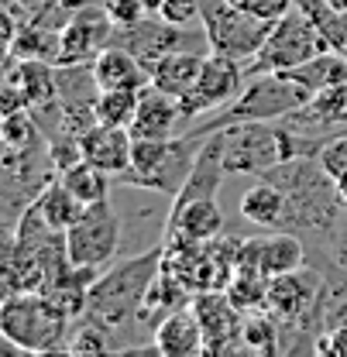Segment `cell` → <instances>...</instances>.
<instances>
[{"mask_svg":"<svg viewBox=\"0 0 347 357\" xmlns=\"http://www.w3.org/2000/svg\"><path fill=\"white\" fill-rule=\"evenodd\" d=\"M158 17L179 28H203V0H162Z\"/></svg>","mask_w":347,"mask_h":357,"instance_id":"cell-30","label":"cell"},{"mask_svg":"<svg viewBox=\"0 0 347 357\" xmlns=\"http://www.w3.org/2000/svg\"><path fill=\"white\" fill-rule=\"evenodd\" d=\"M193 312L203 326L207 354H244V312L237 310L223 289H207L193 296Z\"/></svg>","mask_w":347,"mask_h":357,"instance_id":"cell-11","label":"cell"},{"mask_svg":"<svg viewBox=\"0 0 347 357\" xmlns=\"http://www.w3.org/2000/svg\"><path fill=\"white\" fill-rule=\"evenodd\" d=\"M268 282H272V278H268L265 271H258V268H237L223 292H227V299L241 312L265 310V306H268Z\"/></svg>","mask_w":347,"mask_h":357,"instance_id":"cell-27","label":"cell"},{"mask_svg":"<svg viewBox=\"0 0 347 357\" xmlns=\"http://www.w3.org/2000/svg\"><path fill=\"white\" fill-rule=\"evenodd\" d=\"M337 189H341V199L347 203V178H344V182H337Z\"/></svg>","mask_w":347,"mask_h":357,"instance_id":"cell-35","label":"cell"},{"mask_svg":"<svg viewBox=\"0 0 347 357\" xmlns=\"http://www.w3.org/2000/svg\"><path fill=\"white\" fill-rule=\"evenodd\" d=\"M203 31L210 52L237 62H251L272 31V21L241 10L234 0H203Z\"/></svg>","mask_w":347,"mask_h":357,"instance_id":"cell-7","label":"cell"},{"mask_svg":"<svg viewBox=\"0 0 347 357\" xmlns=\"http://www.w3.org/2000/svg\"><path fill=\"white\" fill-rule=\"evenodd\" d=\"M152 344L158 347L162 357H200L207 354V340H203V326L193 312V303L182 306V310L169 312L155 333H152Z\"/></svg>","mask_w":347,"mask_h":357,"instance_id":"cell-17","label":"cell"},{"mask_svg":"<svg viewBox=\"0 0 347 357\" xmlns=\"http://www.w3.org/2000/svg\"><path fill=\"white\" fill-rule=\"evenodd\" d=\"M223 234V210L217 199H193L165 217V241H214Z\"/></svg>","mask_w":347,"mask_h":357,"instance_id":"cell-18","label":"cell"},{"mask_svg":"<svg viewBox=\"0 0 347 357\" xmlns=\"http://www.w3.org/2000/svg\"><path fill=\"white\" fill-rule=\"evenodd\" d=\"M210 52H169L162 62H155L152 69V86L165 89L172 96H182L189 93V86L196 83L200 69H203V59Z\"/></svg>","mask_w":347,"mask_h":357,"instance_id":"cell-22","label":"cell"},{"mask_svg":"<svg viewBox=\"0 0 347 357\" xmlns=\"http://www.w3.org/2000/svg\"><path fill=\"white\" fill-rule=\"evenodd\" d=\"M313 354H330V357H347V323L344 326H334V330H323L316 337V351Z\"/></svg>","mask_w":347,"mask_h":357,"instance_id":"cell-34","label":"cell"},{"mask_svg":"<svg viewBox=\"0 0 347 357\" xmlns=\"http://www.w3.org/2000/svg\"><path fill=\"white\" fill-rule=\"evenodd\" d=\"M344 55H347V45H344Z\"/></svg>","mask_w":347,"mask_h":357,"instance_id":"cell-36","label":"cell"},{"mask_svg":"<svg viewBox=\"0 0 347 357\" xmlns=\"http://www.w3.org/2000/svg\"><path fill=\"white\" fill-rule=\"evenodd\" d=\"M162 258H165V237L145 255H134L121 265L100 271V278L87 292V312L114 326L117 333H124L131 323H141V306L162 271ZM124 351H128V337H124Z\"/></svg>","mask_w":347,"mask_h":357,"instance_id":"cell-1","label":"cell"},{"mask_svg":"<svg viewBox=\"0 0 347 357\" xmlns=\"http://www.w3.org/2000/svg\"><path fill=\"white\" fill-rule=\"evenodd\" d=\"M309 265L306 241L293 230H272L268 237H248L237 248V268H258L268 278Z\"/></svg>","mask_w":347,"mask_h":357,"instance_id":"cell-13","label":"cell"},{"mask_svg":"<svg viewBox=\"0 0 347 357\" xmlns=\"http://www.w3.org/2000/svg\"><path fill=\"white\" fill-rule=\"evenodd\" d=\"M223 169L227 176H265L293 158H313L300 131L279 121H244L223 128Z\"/></svg>","mask_w":347,"mask_h":357,"instance_id":"cell-3","label":"cell"},{"mask_svg":"<svg viewBox=\"0 0 347 357\" xmlns=\"http://www.w3.org/2000/svg\"><path fill=\"white\" fill-rule=\"evenodd\" d=\"M244 347H248V354H279L282 351V323L272 310L244 312Z\"/></svg>","mask_w":347,"mask_h":357,"instance_id":"cell-26","label":"cell"},{"mask_svg":"<svg viewBox=\"0 0 347 357\" xmlns=\"http://www.w3.org/2000/svg\"><path fill=\"white\" fill-rule=\"evenodd\" d=\"M244 83H248L244 62L210 52V55L203 59V69H200L196 83L189 86V93L179 96V103H182V117L193 121V117L214 114L217 107H227V103L244 89Z\"/></svg>","mask_w":347,"mask_h":357,"instance_id":"cell-10","label":"cell"},{"mask_svg":"<svg viewBox=\"0 0 347 357\" xmlns=\"http://www.w3.org/2000/svg\"><path fill=\"white\" fill-rule=\"evenodd\" d=\"M7 79L24 93V103L35 107H48L59 100V79H55V62L48 59H7Z\"/></svg>","mask_w":347,"mask_h":357,"instance_id":"cell-19","label":"cell"},{"mask_svg":"<svg viewBox=\"0 0 347 357\" xmlns=\"http://www.w3.org/2000/svg\"><path fill=\"white\" fill-rule=\"evenodd\" d=\"M203 141L193 137L189 131L172 134V137H134L131 169L114 182L138 185L145 192H158V196L175 199L179 189L186 185L189 172H193V162H196V151H200Z\"/></svg>","mask_w":347,"mask_h":357,"instance_id":"cell-5","label":"cell"},{"mask_svg":"<svg viewBox=\"0 0 347 357\" xmlns=\"http://www.w3.org/2000/svg\"><path fill=\"white\" fill-rule=\"evenodd\" d=\"M316 162L323 165V172L334 178V182H344L347 178V134H337L334 141H327L323 151L316 155Z\"/></svg>","mask_w":347,"mask_h":357,"instance_id":"cell-31","label":"cell"},{"mask_svg":"<svg viewBox=\"0 0 347 357\" xmlns=\"http://www.w3.org/2000/svg\"><path fill=\"white\" fill-rule=\"evenodd\" d=\"M309 96H313V93H309L303 83L289 79L286 73H258V76H251V79L244 83V89H241L227 107L214 110V117L193 124L189 134L203 141V137H210V134L230 128V124H244V121H279V117H289L293 110L306 107Z\"/></svg>","mask_w":347,"mask_h":357,"instance_id":"cell-4","label":"cell"},{"mask_svg":"<svg viewBox=\"0 0 347 357\" xmlns=\"http://www.w3.org/2000/svg\"><path fill=\"white\" fill-rule=\"evenodd\" d=\"M286 213H289V196H286V189H279L268 178L255 182L241 196V217L248 223H255V227H261V230H282L286 227Z\"/></svg>","mask_w":347,"mask_h":357,"instance_id":"cell-21","label":"cell"},{"mask_svg":"<svg viewBox=\"0 0 347 357\" xmlns=\"http://www.w3.org/2000/svg\"><path fill=\"white\" fill-rule=\"evenodd\" d=\"M286 76L296 79V83H303L309 93H320V89H327V86H334V83H341V79H347V55L337 52V48H327V52L313 55V59L303 62V66L286 69Z\"/></svg>","mask_w":347,"mask_h":357,"instance_id":"cell-23","label":"cell"},{"mask_svg":"<svg viewBox=\"0 0 347 357\" xmlns=\"http://www.w3.org/2000/svg\"><path fill=\"white\" fill-rule=\"evenodd\" d=\"M223 176H227V169H223V134L217 131L200 144L196 162H193V172L186 178V185L179 189V196L169 203V210L186 206V203H193V199H217L220 185H223Z\"/></svg>","mask_w":347,"mask_h":357,"instance_id":"cell-14","label":"cell"},{"mask_svg":"<svg viewBox=\"0 0 347 357\" xmlns=\"http://www.w3.org/2000/svg\"><path fill=\"white\" fill-rule=\"evenodd\" d=\"M76 316L52 292H7L0 306V337L24 354H69V333Z\"/></svg>","mask_w":347,"mask_h":357,"instance_id":"cell-2","label":"cell"},{"mask_svg":"<svg viewBox=\"0 0 347 357\" xmlns=\"http://www.w3.org/2000/svg\"><path fill=\"white\" fill-rule=\"evenodd\" d=\"M241 10H248V14H255L261 21H279V17H286L293 7H296V0H234Z\"/></svg>","mask_w":347,"mask_h":357,"instance_id":"cell-33","label":"cell"},{"mask_svg":"<svg viewBox=\"0 0 347 357\" xmlns=\"http://www.w3.org/2000/svg\"><path fill=\"white\" fill-rule=\"evenodd\" d=\"M31 206L38 210V217H42L48 227H55V230H62V234L80 220V213H83V203H80V199H76L59 178L45 185Z\"/></svg>","mask_w":347,"mask_h":357,"instance_id":"cell-24","label":"cell"},{"mask_svg":"<svg viewBox=\"0 0 347 357\" xmlns=\"http://www.w3.org/2000/svg\"><path fill=\"white\" fill-rule=\"evenodd\" d=\"M114 21L103 7V0H83L73 17L62 28V52H59V66H73V62H93L107 45H110Z\"/></svg>","mask_w":347,"mask_h":357,"instance_id":"cell-12","label":"cell"},{"mask_svg":"<svg viewBox=\"0 0 347 357\" xmlns=\"http://www.w3.org/2000/svg\"><path fill=\"white\" fill-rule=\"evenodd\" d=\"M121 248V217L107 199H96L83 206L80 220L66 230V255L76 268H103L114 261Z\"/></svg>","mask_w":347,"mask_h":357,"instance_id":"cell-9","label":"cell"},{"mask_svg":"<svg viewBox=\"0 0 347 357\" xmlns=\"http://www.w3.org/2000/svg\"><path fill=\"white\" fill-rule=\"evenodd\" d=\"M59 182H62L83 206H89V203L110 196V182H114V176H107L103 169H96V165L87 162V158H80V162H73L69 169L59 172Z\"/></svg>","mask_w":347,"mask_h":357,"instance_id":"cell-25","label":"cell"},{"mask_svg":"<svg viewBox=\"0 0 347 357\" xmlns=\"http://www.w3.org/2000/svg\"><path fill=\"white\" fill-rule=\"evenodd\" d=\"M93 76H96L100 89H145L152 83L148 69L121 45H107L93 59Z\"/></svg>","mask_w":347,"mask_h":357,"instance_id":"cell-20","label":"cell"},{"mask_svg":"<svg viewBox=\"0 0 347 357\" xmlns=\"http://www.w3.org/2000/svg\"><path fill=\"white\" fill-rule=\"evenodd\" d=\"M131 151H134L131 128H114V124H100L96 121L83 134V158L114 178H121L131 169Z\"/></svg>","mask_w":347,"mask_h":357,"instance_id":"cell-15","label":"cell"},{"mask_svg":"<svg viewBox=\"0 0 347 357\" xmlns=\"http://www.w3.org/2000/svg\"><path fill=\"white\" fill-rule=\"evenodd\" d=\"M103 7H107L114 28H131V24H138L148 14L145 10V0H103Z\"/></svg>","mask_w":347,"mask_h":357,"instance_id":"cell-32","label":"cell"},{"mask_svg":"<svg viewBox=\"0 0 347 357\" xmlns=\"http://www.w3.org/2000/svg\"><path fill=\"white\" fill-rule=\"evenodd\" d=\"M80 3H83V0H80Z\"/></svg>","mask_w":347,"mask_h":357,"instance_id":"cell-37","label":"cell"},{"mask_svg":"<svg viewBox=\"0 0 347 357\" xmlns=\"http://www.w3.org/2000/svg\"><path fill=\"white\" fill-rule=\"evenodd\" d=\"M138 100H141V89H100L96 107H93L96 121L114 124V128H131L138 114Z\"/></svg>","mask_w":347,"mask_h":357,"instance_id":"cell-29","label":"cell"},{"mask_svg":"<svg viewBox=\"0 0 347 357\" xmlns=\"http://www.w3.org/2000/svg\"><path fill=\"white\" fill-rule=\"evenodd\" d=\"M182 103L179 96L165 93L158 86H148L141 89V100H138V114L131 121V134L134 137H172L175 128L182 124Z\"/></svg>","mask_w":347,"mask_h":357,"instance_id":"cell-16","label":"cell"},{"mask_svg":"<svg viewBox=\"0 0 347 357\" xmlns=\"http://www.w3.org/2000/svg\"><path fill=\"white\" fill-rule=\"evenodd\" d=\"M110 45L128 48L131 55L148 69V76H152L155 62H162L169 52H210L203 28H179V24H169L158 14H145L131 28H114Z\"/></svg>","mask_w":347,"mask_h":357,"instance_id":"cell-8","label":"cell"},{"mask_svg":"<svg viewBox=\"0 0 347 357\" xmlns=\"http://www.w3.org/2000/svg\"><path fill=\"white\" fill-rule=\"evenodd\" d=\"M320 316H323V330H334V326L347 323V268H327L323 271Z\"/></svg>","mask_w":347,"mask_h":357,"instance_id":"cell-28","label":"cell"},{"mask_svg":"<svg viewBox=\"0 0 347 357\" xmlns=\"http://www.w3.org/2000/svg\"><path fill=\"white\" fill-rule=\"evenodd\" d=\"M330 45L320 35V28L313 24V17L296 3L286 17H279L272 24L258 55L251 62H244V73H248V79L258 76V73H286V69H296V66L309 62L313 55H320Z\"/></svg>","mask_w":347,"mask_h":357,"instance_id":"cell-6","label":"cell"}]
</instances>
